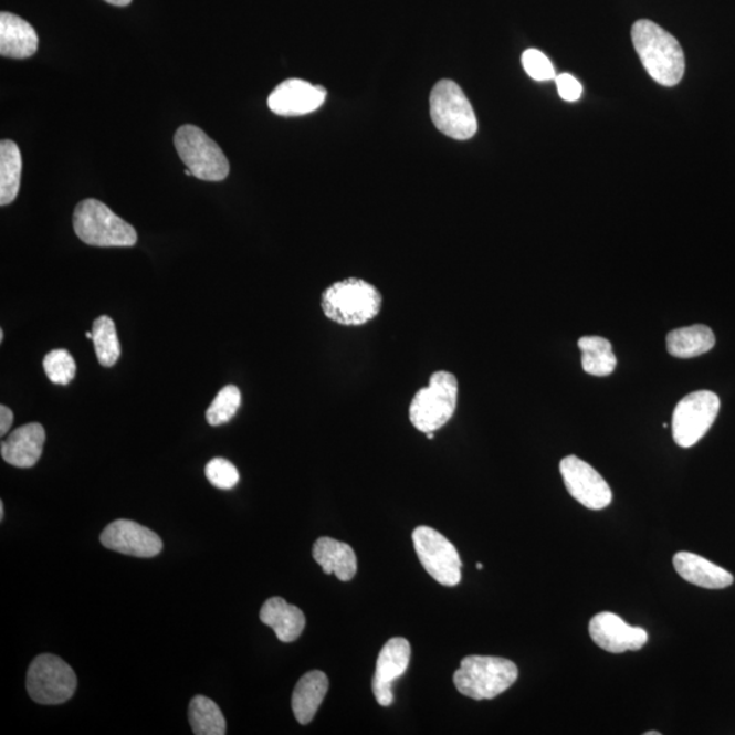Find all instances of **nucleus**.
Wrapping results in <instances>:
<instances>
[{"label":"nucleus","instance_id":"30","mask_svg":"<svg viewBox=\"0 0 735 735\" xmlns=\"http://www.w3.org/2000/svg\"><path fill=\"white\" fill-rule=\"evenodd\" d=\"M523 69L531 78L538 82L556 80L555 67L549 57L535 49L526 50L522 55Z\"/></svg>","mask_w":735,"mask_h":735},{"label":"nucleus","instance_id":"31","mask_svg":"<svg viewBox=\"0 0 735 735\" xmlns=\"http://www.w3.org/2000/svg\"><path fill=\"white\" fill-rule=\"evenodd\" d=\"M555 81L558 94H560L564 102H578L581 97V93H584V87H581L580 82L576 80L575 76L564 73L557 75Z\"/></svg>","mask_w":735,"mask_h":735},{"label":"nucleus","instance_id":"18","mask_svg":"<svg viewBox=\"0 0 735 735\" xmlns=\"http://www.w3.org/2000/svg\"><path fill=\"white\" fill-rule=\"evenodd\" d=\"M39 36L34 28L21 17L0 14V55L11 59H27L36 54Z\"/></svg>","mask_w":735,"mask_h":735},{"label":"nucleus","instance_id":"35","mask_svg":"<svg viewBox=\"0 0 735 735\" xmlns=\"http://www.w3.org/2000/svg\"><path fill=\"white\" fill-rule=\"evenodd\" d=\"M4 339V333L3 330H0V343H3Z\"/></svg>","mask_w":735,"mask_h":735},{"label":"nucleus","instance_id":"24","mask_svg":"<svg viewBox=\"0 0 735 735\" xmlns=\"http://www.w3.org/2000/svg\"><path fill=\"white\" fill-rule=\"evenodd\" d=\"M581 366L591 376H609L615 372L617 358L608 339L602 337H584L579 339Z\"/></svg>","mask_w":735,"mask_h":735},{"label":"nucleus","instance_id":"32","mask_svg":"<svg viewBox=\"0 0 735 735\" xmlns=\"http://www.w3.org/2000/svg\"><path fill=\"white\" fill-rule=\"evenodd\" d=\"M14 414L8 406H0V434L4 437L6 433L10 431L11 426H13Z\"/></svg>","mask_w":735,"mask_h":735},{"label":"nucleus","instance_id":"29","mask_svg":"<svg viewBox=\"0 0 735 735\" xmlns=\"http://www.w3.org/2000/svg\"><path fill=\"white\" fill-rule=\"evenodd\" d=\"M204 474L211 485L222 491L232 490L240 480L237 466L223 458H214L206 464Z\"/></svg>","mask_w":735,"mask_h":735},{"label":"nucleus","instance_id":"33","mask_svg":"<svg viewBox=\"0 0 735 735\" xmlns=\"http://www.w3.org/2000/svg\"><path fill=\"white\" fill-rule=\"evenodd\" d=\"M105 2H108L109 4L117 6V8H125V6H128L129 3H132L133 0H105Z\"/></svg>","mask_w":735,"mask_h":735},{"label":"nucleus","instance_id":"3","mask_svg":"<svg viewBox=\"0 0 735 735\" xmlns=\"http://www.w3.org/2000/svg\"><path fill=\"white\" fill-rule=\"evenodd\" d=\"M460 396L456 376L438 370L429 378L427 387L420 388L411 399L409 420L417 431L434 433L455 414Z\"/></svg>","mask_w":735,"mask_h":735},{"label":"nucleus","instance_id":"4","mask_svg":"<svg viewBox=\"0 0 735 735\" xmlns=\"http://www.w3.org/2000/svg\"><path fill=\"white\" fill-rule=\"evenodd\" d=\"M519 675L516 664L505 658L470 655L454 673V684L463 696L491 700L513 686Z\"/></svg>","mask_w":735,"mask_h":735},{"label":"nucleus","instance_id":"12","mask_svg":"<svg viewBox=\"0 0 735 735\" xmlns=\"http://www.w3.org/2000/svg\"><path fill=\"white\" fill-rule=\"evenodd\" d=\"M99 540L107 549L140 558L158 556L162 550V540L158 534L126 519L109 523Z\"/></svg>","mask_w":735,"mask_h":735},{"label":"nucleus","instance_id":"16","mask_svg":"<svg viewBox=\"0 0 735 735\" xmlns=\"http://www.w3.org/2000/svg\"><path fill=\"white\" fill-rule=\"evenodd\" d=\"M45 431L39 422L27 423L17 428L2 441L0 452L4 462L20 469L33 468L43 454Z\"/></svg>","mask_w":735,"mask_h":735},{"label":"nucleus","instance_id":"26","mask_svg":"<svg viewBox=\"0 0 735 735\" xmlns=\"http://www.w3.org/2000/svg\"><path fill=\"white\" fill-rule=\"evenodd\" d=\"M92 333L98 363L105 368L114 367L122 353L115 322L107 315L99 316L93 322Z\"/></svg>","mask_w":735,"mask_h":735},{"label":"nucleus","instance_id":"37","mask_svg":"<svg viewBox=\"0 0 735 735\" xmlns=\"http://www.w3.org/2000/svg\"><path fill=\"white\" fill-rule=\"evenodd\" d=\"M477 569H480V570L482 569V564L481 563L477 564Z\"/></svg>","mask_w":735,"mask_h":735},{"label":"nucleus","instance_id":"1","mask_svg":"<svg viewBox=\"0 0 735 735\" xmlns=\"http://www.w3.org/2000/svg\"><path fill=\"white\" fill-rule=\"evenodd\" d=\"M632 41L647 73L658 84L672 87L685 73V55L672 34L649 20L633 23Z\"/></svg>","mask_w":735,"mask_h":735},{"label":"nucleus","instance_id":"28","mask_svg":"<svg viewBox=\"0 0 735 735\" xmlns=\"http://www.w3.org/2000/svg\"><path fill=\"white\" fill-rule=\"evenodd\" d=\"M44 370L52 384L67 386L73 381L76 366L72 355L66 349H55L44 358Z\"/></svg>","mask_w":735,"mask_h":735},{"label":"nucleus","instance_id":"17","mask_svg":"<svg viewBox=\"0 0 735 735\" xmlns=\"http://www.w3.org/2000/svg\"><path fill=\"white\" fill-rule=\"evenodd\" d=\"M673 564L682 579L699 587L710 588V590L726 588L734 581L733 575L728 570L695 553L680 552L673 557Z\"/></svg>","mask_w":735,"mask_h":735},{"label":"nucleus","instance_id":"34","mask_svg":"<svg viewBox=\"0 0 735 735\" xmlns=\"http://www.w3.org/2000/svg\"><path fill=\"white\" fill-rule=\"evenodd\" d=\"M4 517V504L3 502H0V519L3 521Z\"/></svg>","mask_w":735,"mask_h":735},{"label":"nucleus","instance_id":"2","mask_svg":"<svg viewBox=\"0 0 735 735\" xmlns=\"http://www.w3.org/2000/svg\"><path fill=\"white\" fill-rule=\"evenodd\" d=\"M384 296L378 287L360 279L335 282L322 294L323 314L340 326H363L379 316Z\"/></svg>","mask_w":735,"mask_h":735},{"label":"nucleus","instance_id":"21","mask_svg":"<svg viewBox=\"0 0 735 735\" xmlns=\"http://www.w3.org/2000/svg\"><path fill=\"white\" fill-rule=\"evenodd\" d=\"M313 555L325 574H334L340 581H349L357 574V557L351 546L330 537H322L314 545Z\"/></svg>","mask_w":735,"mask_h":735},{"label":"nucleus","instance_id":"27","mask_svg":"<svg viewBox=\"0 0 735 735\" xmlns=\"http://www.w3.org/2000/svg\"><path fill=\"white\" fill-rule=\"evenodd\" d=\"M241 405V392L237 386H227L217 393L214 401L206 411V420L211 427H220L237 416Z\"/></svg>","mask_w":735,"mask_h":735},{"label":"nucleus","instance_id":"8","mask_svg":"<svg viewBox=\"0 0 735 735\" xmlns=\"http://www.w3.org/2000/svg\"><path fill=\"white\" fill-rule=\"evenodd\" d=\"M76 675L70 664L52 654L39 655L27 675V690L33 702L56 705L69 702L76 690Z\"/></svg>","mask_w":735,"mask_h":735},{"label":"nucleus","instance_id":"9","mask_svg":"<svg viewBox=\"0 0 735 735\" xmlns=\"http://www.w3.org/2000/svg\"><path fill=\"white\" fill-rule=\"evenodd\" d=\"M720 397L713 391H696L682 398L673 413V439L682 449L699 443L720 413Z\"/></svg>","mask_w":735,"mask_h":735},{"label":"nucleus","instance_id":"36","mask_svg":"<svg viewBox=\"0 0 735 735\" xmlns=\"http://www.w3.org/2000/svg\"><path fill=\"white\" fill-rule=\"evenodd\" d=\"M644 734L645 735H661V733H658V732H647Z\"/></svg>","mask_w":735,"mask_h":735},{"label":"nucleus","instance_id":"14","mask_svg":"<svg viewBox=\"0 0 735 735\" xmlns=\"http://www.w3.org/2000/svg\"><path fill=\"white\" fill-rule=\"evenodd\" d=\"M327 91L303 80H286L270 94L267 104L280 116H303L325 104Z\"/></svg>","mask_w":735,"mask_h":735},{"label":"nucleus","instance_id":"13","mask_svg":"<svg viewBox=\"0 0 735 735\" xmlns=\"http://www.w3.org/2000/svg\"><path fill=\"white\" fill-rule=\"evenodd\" d=\"M588 631L592 642L611 654L642 650L649 640L643 628L628 626L621 617L610 611L592 617Z\"/></svg>","mask_w":735,"mask_h":735},{"label":"nucleus","instance_id":"25","mask_svg":"<svg viewBox=\"0 0 735 735\" xmlns=\"http://www.w3.org/2000/svg\"><path fill=\"white\" fill-rule=\"evenodd\" d=\"M190 725L197 735H225L227 722L219 705L206 696H196L191 700L188 710Z\"/></svg>","mask_w":735,"mask_h":735},{"label":"nucleus","instance_id":"20","mask_svg":"<svg viewBox=\"0 0 735 735\" xmlns=\"http://www.w3.org/2000/svg\"><path fill=\"white\" fill-rule=\"evenodd\" d=\"M328 691L327 675L319 670L304 674L294 687L292 696L293 714L300 725H308L319 710Z\"/></svg>","mask_w":735,"mask_h":735},{"label":"nucleus","instance_id":"15","mask_svg":"<svg viewBox=\"0 0 735 735\" xmlns=\"http://www.w3.org/2000/svg\"><path fill=\"white\" fill-rule=\"evenodd\" d=\"M411 647L403 638L388 640L376 661L372 691L380 705L388 707L393 702V681L402 678L409 668Z\"/></svg>","mask_w":735,"mask_h":735},{"label":"nucleus","instance_id":"10","mask_svg":"<svg viewBox=\"0 0 735 735\" xmlns=\"http://www.w3.org/2000/svg\"><path fill=\"white\" fill-rule=\"evenodd\" d=\"M413 544L422 567L438 584L447 587L461 584L460 553L443 534L432 527L420 526L413 532Z\"/></svg>","mask_w":735,"mask_h":735},{"label":"nucleus","instance_id":"5","mask_svg":"<svg viewBox=\"0 0 735 735\" xmlns=\"http://www.w3.org/2000/svg\"><path fill=\"white\" fill-rule=\"evenodd\" d=\"M73 225L76 237L87 245L133 246L138 241L137 231L97 199L76 204Z\"/></svg>","mask_w":735,"mask_h":735},{"label":"nucleus","instance_id":"7","mask_svg":"<svg viewBox=\"0 0 735 735\" xmlns=\"http://www.w3.org/2000/svg\"><path fill=\"white\" fill-rule=\"evenodd\" d=\"M174 144L180 160L192 176L204 181H222L229 175V161L221 147L203 129L185 125L175 134Z\"/></svg>","mask_w":735,"mask_h":735},{"label":"nucleus","instance_id":"6","mask_svg":"<svg viewBox=\"0 0 735 735\" xmlns=\"http://www.w3.org/2000/svg\"><path fill=\"white\" fill-rule=\"evenodd\" d=\"M429 105H431L433 125L447 137L468 140L477 134V116L456 82L439 81L432 90Z\"/></svg>","mask_w":735,"mask_h":735},{"label":"nucleus","instance_id":"23","mask_svg":"<svg viewBox=\"0 0 735 735\" xmlns=\"http://www.w3.org/2000/svg\"><path fill=\"white\" fill-rule=\"evenodd\" d=\"M22 157L19 145L10 139L0 143V204L8 206L19 197Z\"/></svg>","mask_w":735,"mask_h":735},{"label":"nucleus","instance_id":"11","mask_svg":"<svg viewBox=\"0 0 735 735\" xmlns=\"http://www.w3.org/2000/svg\"><path fill=\"white\" fill-rule=\"evenodd\" d=\"M560 473L569 495L586 508L599 511L610 505L613 495L608 482L580 458L575 455L564 458L560 462Z\"/></svg>","mask_w":735,"mask_h":735},{"label":"nucleus","instance_id":"22","mask_svg":"<svg viewBox=\"0 0 735 735\" xmlns=\"http://www.w3.org/2000/svg\"><path fill=\"white\" fill-rule=\"evenodd\" d=\"M666 346L669 355L673 357H699L714 348L715 335L704 325L679 328L668 334Z\"/></svg>","mask_w":735,"mask_h":735},{"label":"nucleus","instance_id":"19","mask_svg":"<svg viewBox=\"0 0 735 735\" xmlns=\"http://www.w3.org/2000/svg\"><path fill=\"white\" fill-rule=\"evenodd\" d=\"M261 621L273 629L275 637L282 643H292L302 637L305 628V616L294 605L287 603L284 598L273 597L264 602L261 609Z\"/></svg>","mask_w":735,"mask_h":735}]
</instances>
